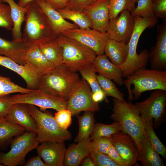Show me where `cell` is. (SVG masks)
<instances>
[{
    "instance_id": "836d02e7",
    "label": "cell",
    "mask_w": 166,
    "mask_h": 166,
    "mask_svg": "<svg viewBox=\"0 0 166 166\" xmlns=\"http://www.w3.org/2000/svg\"><path fill=\"white\" fill-rule=\"evenodd\" d=\"M97 77L102 90L106 97L111 96L120 101H125L124 94L119 91L112 80L100 74L97 75Z\"/></svg>"
},
{
    "instance_id": "277c9868",
    "label": "cell",
    "mask_w": 166,
    "mask_h": 166,
    "mask_svg": "<svg viewBox=\"0 0 166 166\" xmlns=\"http://www.w3.org/2000/svg\"><path fill=\"white\" fill-rule=\"evenodd\" d=\"M124 80L128 94V100L138 99L144 92L161 89L166 91V71L138 69Z\"/></svg>"
},
{
    "instance_id": "f6af8a7d",
    "label": "cell",
    "mask_w": 166,
    "mask_h": 166,
    "mask_svg": "<svg viewBox=\"0 0 166 166\" xmlns=\"http://www.w3.org/2000/svg\"><path fill=\"white\" fill-rule=\"evenodd\" d=\"M107 155L118 166H129L127 162L117 152L112 144L109 148Z\"/></svg>"
},
{
    "instance_id": "7bdbcfd3",
    "label": "cell",
    "mask_w": 166,
    "mask_h": 166,
    "mask_svg": "<svg viewBox=\"0 0 166 166\" xmlns=\"http://www.w3.org/2000/svg\"><path fill=\"white\" fill-rule=\"evenodd\" d=\"M96 0H67L64 8L83 12L88 6Z\"/></svg>"
},
{
    "instance_id": "8d00e7d4",
    "label": "cell",
    "mask_w": 166,
    "mask_h": 166,
    "mask_svg": "<svg viewBox=\"0 0 166 166\" xmlns=\"http://www.w3.org/2000/svg\"><path fill=\"white\" fill-rule=\"evenodd\" d=\"M82 79L88 83L92 92L102 90L97 77L96 71L92 65L79 70Z\"/></svg>"
},
{
    "instance_id": "4fadbf2b",
    "label": "cell",
    "mask_w": 166,
    "mask_h": 166,
    "mask_svg": "<svg viewBox=\"0 0 166 166\" xmlns=\"http://www.w3.org/2000/svg\"><path fill=\"white\" fill-rule=\"evenodd\" d=\"M134 26V17L129 11L125 10L115 19L109 20L106 32L109 38L128 44Z\"/></svg>"
},
{
    "instance_id": "8fae6325",
    "label": "cell",
    "mask_w": 166,
    "mask_h": 166,
    "mask_svg": "<svg viewBox=\"0 0 166 166\" xmlns=\"http://www.w3.org/2000/svg\"><path fill=\"white\" fill-rule=\"evenodd\" d=\"M90 89L86 81L81 79L78 85L69 96L65 109L69 110L73 115L82 111L93 112L99 111L98 103L93 101Z\"/></svg>"
},
{
    "instance_id": "52a82bcc",
    "label": "cell",
    "mask_w": 166,
    "mask_h": 166,
    "mask_svg": "<svg viewBox=\"0 0 166 166\" xmlns=\"http://www.w3.org/2000/svg\"><path fill=\"white\" fill-rule=\"evenodd\" d=\"M27 106L36 123L37 139L40 143L45 141L63 143L71 140V133L59 126L50 113L42 111L32 105L27 104Z\"/></svg>"
},
{
    "instance_id": "603a6c76",
    "label": "cell",
    "mask_w": 166,
    "mask_h": 166,
    "mask_svg": "<svg viewBox=\"0 0 166 166\" xmlns=\"http://www.w3.org/2000/svg\"><path fill=\"white\" fill-rule=\"evenodd\" d=\"M29 47L22 40L10 41L0 37V54L12 59L19 64H26L25 57Z\"/></svg>"
},
{
    "instance_id": "5bb4252c",
    "label": "cell",
    "mask_w": 166,
    "mask_h": 166,
    "mask_svg": "<svg viewBox=\"0 0 166 166\" xmlns=\"http://www.w3.org/2000/svg\"><path fill=\"white\" fill-rule=\"evenodd\" d=\"M110 137L112 145L129 166H136L140 159V151L133 138L120 131Z\"/></svg>"
},
{
    "instance_id": "484cf974",
    "label": "cell",
    "mask_w": 166,
    "mask_h": 166,
    "mask_svg": "<svg viewBox=\"0 0 166 166\" xmlns=\"http://www.w3.org/2000/svg\"><path fill=\"white\" fill-rule=\"evenodd\" d=\"M2 1L3 2L7 3L10 8L11 17L13 23L11 30L13 40L21 41L22 36L21 28L22 24L25 20L26 7L20 6L14 0Z\"/></svg>"
},
{
    "instance_id": "f35d334b",
    "label": "cell",
    "mask_w": 166,
    "mask_h": 166,
    "mask_svg": "<svg viewBox=\"0 0 166 166\" xmlns=\"http://www.w3.org/2000/svg\"><path fill=\"white\" fill-rule=\"evenodd\" d=\"M13 26L10 6L3 2L0 3V27L12 30Z\"/></svg>"
},
{
    "instance_id": "f5cc1de1",
    "label": "cell",
    "mask_w": 166,
    "mask_h": 166,
    "mask_svg": "<svg viewBox=\"0 0 166 166\" xmlns=\"http://www.w3.org/2000/svg\"><path fill=\"white\" fill-rule=\"evenodd\" d=\"M138 0H132L133 2L135 4V3L137 2Z\"/></svg>"
},
{
    "instance_id": "ee69618b",
    "label": "cell",
    "mask_w": 166,
    "mask_h": 166,
    "mask_svg": "<svg viewBox=\"0 0 166 166\" xmlns=\"http://www.w3.org/2000/svg\"><path fill=\"white\" fill-rule=\"evenodd\" d=\"M155 17L163 19L166 18V0H152Z\"/></svg>"
},
{
    "instance_id": "6da1fadb",
    "label": "cell",
    "mask_w": 166,
    "mask_h": 166,
    "mask_svg": "<svg viewBox=\"0 0 166 166\" xmlns=\"http://www.w3.org/2000/svg\"><path fill=\"white\" fill-rule=\"evenodd\" d=\"M25 26L22 40L29 46L56 40L57 36L47 18L35 1L26 6Z\"/></svg>"
},
{
    "instance_id": "c3c4849f",
    "label": "cell",
    "mask_w": 166,
    "mask_h": 166,
    "mask_svg": "<svg viewBox=\"0 0 166 166\" xmlns=\"http://www.w3.org/2000/svg\"><path fill=\"white\" fill-rule=\"evenodd\" d=\"M92 98L93 101L97 103L101 101L104 99L106 102H108L107 97L102 90L92 92Z\"/></svg>"
},
{
    "instance_id": "60d3db41",
    "label": "cell",
    "mask_w": 166,
    "mask_h": 166,
    "mask_svg": "<svg viewBox=\"0 0 166 166\" xmlns=\"http://www.w3.org/2000/svg\"><path fill=\"white\" fill-rule=\"evenodd\" d=\"M72 115L69 110L65 109L57 111L55 113L54 117L59 126L63 129H67L71 124Z\"/></svg>"
},
{
    "instance_id": "44dd1931",
    "label": "cell",
    "mask_w": 166,
    "mask_h": 166,
    "mask_svg": "<svg viewBox=\"0 0 166 166\" xmlns=\"http://www.w3.org/2000/svg\"><path fill=\"white\" fill-rule=\"evenodd\" d=\"M92 65L99 74L113 80L119 86L124 84L123 77L120 67L109 61L105 54L97 55Z\"/></svg>"
},
{
    "instance_id": "b9f144b4",
    "label": "cell",
    "mask_w": 166,
    "mask_h": 166,
    "mask_svg": "<svg viewBox=\"0 0 166 166\" xmlns=\"http://www.w3.org/2000/svg\"><path fill=\"white\" fill-rule=\"evenodd\" d=\"M91 149L96 150L107 154L112 144L110 137H99L91 140L90 142Z\"/></svg>"
},
{
    "instance_id": "ffe728a7",
    "label": "cell",
    "mask_w": 166,
    "mask_h": 166,
    "mask_svg": "<svg viewBox=\"0 0 166 166\" xmlns=\"http://www.w3.org/2000/svg\"><path fill=\"white\" fill-rule=\"evenodd\" d=\"M35 1L44 13L57 37L66 30L79 28L74 23L66 21L57 9L45 0Z\"/></svg>"
},
{
    "instance_id": "2e32d148",
    "label": "cell",
    "mask_w": 166,
    "mask_h": 166,
    "mask_svg": "<svg viewBox=\"0 0 166 166\" xmlns=\"http://www.w3.org/2000/svg\"><path fill=\"white\" fill-rule=\"evenodd\" d=\"M109 1L96 0L83 11L90 20L91 28L106 33L109 21Z\"/></svg>"
},
{
    "instance_id": "7a4b0ae2",
    "label": "cell",
    "mask_w": 166,
    "mask_h": 166,
    "mask_svg": "<svg viewBox=\"0 0 166 166\" xmlns=\"http://www.w3.org/2000/svg\"><path fill=\"white\" fill-rule=\"evenodd\" d=\"M81 80L76 72L63 64L40 76L38 90L68 100Z\"/></svg>"
},
{
    "instance_id": "ac0fdd59",
    "label": "cell",
    "mask_w": 166,
    "mask_h": 166,
    "mask_svg": "<svg viewBox=\"0 0 166 166\" xmlns=\"http://www.w3.org/2000/svg\"><path fill=\"white\" fill-rule=\"evenodd\" d=\"M0 65L20 76L26 83L27 88L32 90L38 89L40 76L27 63L20 65L12 59L0 54Z\"/></svg>"
},
{
    "instance_id": "8992f818",
    "label": "cell",
    "mask_w": 166,
    "mask_h": 166,
    "mask_svg": "<svg viewBox=\"0 0 166 166\" xmlns=\"http://www.w3.org/2000/svg\"><path fill=\"white\" fill-rule=\"evenodd\" d=\"M56 40L62 49L63 64L74 71L92 65L97 56L89 48L62 34Z\"/></svg>"
},
{
    "instance_id": "83f0119b",
    "label": "cell",
    "mask_w": 166,
    "mask_h": 166,
    "mask_svg": "<svg viewBox=\"0 0 166 166\" xmlns=\"http://www.w3.org/2000/svg\"><path fill=\"white\" fill-rule=\"evenodd\" d=\"M26 131L23 127L7 121L4 117L0 119V147L7 144L13 138L23 134Z\"/></svg>"
},
{
    "instance_id": "4dcf8cb0",
    "label": "cell",
    "mask_w": 166,
    "mask_h": 166,
    "mask_svg": "<svg viewBox=\"0 0 166 166\" xmlns=\"http://www.w3.org/2000/svg\"><path fill=\"white\" fill-rule=\"evenodd\" d=\"M65 19L73 21L79 28H92V24L88 17L83 12L71 10L66 8L57 10Z\"/></svg>"
},
{
    "instance_id": "816d5d0a",
    "label": "cell",
    "mask_w": 166,
    "mask_h": 166,
    "mask_svg": "<svg viewBox=\"0 0 166 166\" xmlns=\"http://www.w3.org/2000/svg\"><path fill=\"white\" fill-rule=\"evenodd\" d=\"M36 0H18V4L20 6L25 7L30 2Z\"/></svg>"
},
{
    "instance_id": "cb8c5ba5",
    "label": "cell",
    "mask_w": 166,
    "mask_h": 166,
    "mask_svg": "<svg viewBox=\"0 0 166 166\" xmlns=\"http://www.w3.org/2000/svg\"><path fill=\"white\" fill-rule=\"evenodd\" d=\"M89 137L70 145L66 149L64 166H78L86 156L90 154L91 148Z\"/></svg>"
},
{
    "instance_id": "ab89813d",
    "label": "cell",
    "mask_w": 166,
    "mask_h": 166,
    "mask_svg": "<svg viewBox=\"0 0 166 166\" xmlns=\"http://www.w3.org/2000/svg\"><path fill=\"white\" fill-rule=\"evenodd\" d=\"M95 166H118L107 155L91 149L89 154Z\"/></svg>"
},
{
    "instance_id": "5b68a950",
    "label": "cell",
    "mask_w": 166,
    "mask_h": 166,
    "mask_svg": "<svg viewBox=\"0 0 166 166\" xmlns=\"http://www.w3.org/2000/svg\"><path fill=\"white\" fill-rule=\"evenodd\" d=\"M134 17L135 26L131 37L128 44V54L125 62L120 67L122 77L126 78L136 69L146 67L148 62L149 51L142 50L138 54L136 48L140 36L147 28H151L158 22V18L154 16L147 18Z\"/></svg>"
},
{
    "instance_id": "d4e9b609",
    "label": "cell",
    "mask_w": 166,
    "mask_h": 166,
    "mask_svg": "<svg viewBox=\"0 0 166 166\" xmlns=\"http://www.w3.org/2000/svg\"><path fill=\"white\" fill-rule=\"evenodd\" d=\"M128 52V44L109 38L107 41L104 53L111 62L120 67L125 61Z\"/></svg>"
},
{
    "instance_id": "e575fe53",
    "label": "cell",
    "mask_w": 166,
    "mask_h": 166,
    "mask_svg": "<svg viewBox=\"0 0 166 166\" xmlns=\"http://www.w3.org/2000/svg\"><path fill=\"white\" fill-rule=\"evenodd\" d=\"M135 8V4L132 0H109V20L115 19L118 14L123 11L128 10L131 12Z\"/></svg>"
},
{
    "instance_id": "1f68e13d",
    "label": "cell",
    "mask_w": 166,
    "mask_h": 166,
    "mask_svg": "<svg viewBox=\"0 0 166 166\" xmlns=\"http://www.w3.org/2000/svg\"><path fill=\"white\" fill-rule=\"evenodd\" d=\"M153 119L145 123V130L152 148L164 159L166 158V147L162 143L156 134L153 128Z\"/></svg>"
},
{
    "instance_id": "74e56055",
    "label": "cell",
    "mask_w": 166,
    "mask_h": 166,
    "mask_svg": "<svg viewBox=\"0 0 166 166\" xmlns=\"http://www.w3.org/2000/svg\"><path fill=\"white\" fill-rule=\"evenodd\" d=\"M136 7L130 12L134 17L147 18L154 16L152 0H138Z\"/></svg>"
},
{
    "instance_id": "d6a6232c",
    "label": "cell",
    "mask_w": 166,
    "mask_h": 166,
    "mask_svg": "<svg viewBox=\"0 0 166 166\" xmlns=\"http://www.w3.org/2000/svg\"><path fill=\"white\" fill-rule=\"evenodd\" d=\"M121 130L120 124L116 121L109 124L97 123L95 124L93 131L90 136L89 138L91 140L99 137H109L112 135L121 131Z\"/></svg>"
},
{
    "instance_id": "bcb514c9",
    "label": "cell",
    "mask_w": 166,
    "mask_h": 166,
    "mask_svg": "<svg viewBox=\"0 0 166 166\" xmlns=\"http://www.w3.org/2000/svg\"><path fill=\"white\" fill-rule=\"evenodd\" d=\"M8 95L0 97V117H4L13 104L10 101Z\"/></svg>"
},
{
    "instance_id": "db71d44e",
    "label": "cell",
    "mask_w": 166,
    "mask_h": 166,
    "mask_svg": "<svg viewBox=\"0 0 166 166\" xmlns=\"http://www.w3.org/2000/svg\"><path fill=\"white\" fill-rule=\"evenodd\" d=\"M4 166V165H3V164H1L0 163V166Z\"/></svg>"
},
{
    "instance_id": "d6986e66",
    "label": "cell",
    "mask_w": 166,
    "mask_h": 166,
    "mask_svg": "<svg viewBox=\"0 0 166 166\" xmlns=\"http://www.w3.org/2000/svg\"><path fill=\"white\" fill-rule=\"evenodd\" d=\"M4 118L9 122L21 126L26 131L37 132L36 123L30 114L27 104L14 103Z\"/></svg>"
},
{
    "instance_id": "3957f363",
    "label": "cell",
    "mask_w": 166,
    "mask_h": 166,
    "mask_svg": "<svg viewBox=\"0 0 166 166\" xmlns=\"http://www.w3.org/2000/svg\"><path fill=\"white\" fill-rule=\"evenodd\" d=\"M113 113L110 118L118 122L122 132L134 140L140 152L143 136L145 133V123L138 109L132 102H126L113 98Z\"/></svg>"
},
{
    "instance_id": "9a60e30c",
    "label": "cell",
    "mask_w": 166,
    "mask_h": 166,
    "mask_svg": "<svg viewBox=\"0 0 166 166\" xmlns=\"http://www.w3.org/2000/svg\"><path fill=\"white\" fill-rule=\"evenodd\" d=\"M156 42L148 53L151 69L166 71V18L158 25Z\"/></svg>"
},
{
    "instance_id": "11a10c76",
    "label": "cell",
    "mask_w": 166,
    "mask_h": 166,
    "mask_svg": "<svg viewBox=\"0 0 166 166\" xmlns=\"http://www.w3.org/2000/svg\"><path fill=\"white\" fill-rule=\"evenodd\" d=\"M1 2H3L2 0H0V3Z\"/></svg>"
},
{
    "instance_id": "4316f807",
    "label": "cell",
    "mask_w": 166,
    "mask_h": 166,
    "mask_svg": "<svg viewBox=\"0 0 166 166\" xmlns=\"http://www.w3.org/2000/svg\"><path fill=\"white\" fill-rule=\"evenodd\" d=\"M139 161L143 166H165L159 154L153 149L146 133L142 141Z\"/></svg>"
},
{
    "instance_id": "7c38bea8",
    "label": "cell",
    "mask_w": 166,
    "mask_h": 166,
    "mask_svg": "<svg viewBox=\"0 0 166 166\" xmlns=\"http://www.w3.org/2000/svg\"><path fill=\"white\" fill-rule=\"evenodd\" d=\"M62 34L76 40L93 50L97 55L104 53V49L109 39L108 34L88 28H79L66 30Z\"/></svg>"
},
{
    "instance_id": "f1b7e54d",
    "label": "cell",
    "mask_w": 166,
    "mask_h": 166,
    "mask_svg": "<svg viewBox=\"0 0 166 166\" xmlns=\"http://www.w3.org/2000/svg\"><path fill=\"white\" fill-rule=\"evenodd\" d=\"M77 118L79 130L74 140L77 142L89 137L93 131L95 126L93 112L85 111L81 116H77Z\"/></svg>"
},
{
    "instance_id": "7dc6e473",
    "label": "cell",
    "mask_w": 166,
    "mask_h": 166,
    "mask_svg": "<svg viewBox=\"0 0 166 166\" xmlns=\"http://www.w3.org/2000/svg\"><path fill=\"white\" fill-rule=\"evenodd\" d=\"M25 166H46L41 160L40 156H37L30 158L24 165Z\"/></svg>"
},
{
    "instance_id": "9c48e42d",
    "label": "cell",
    "mask_w": 166,
    "mask_h": 166,
    "mask_svg": "<svg viewBox=\"0 0 166 166\" xmlns=\"http://www.w3.org/2000/svg\"><path fill=\"white\" fill-rule=\"evenodd\" d=\"M143 121L153 119V127L158 129L166 119V91L155 90L144 101L134 104Z\"/></svg>"
},
{
    "instance_id": "d590c367",
    "label": "cell",
    "mask_w": 166,
    "mask_h": 166,
    "mask_svg": "<svg viewBox=\"0 0 166 166\" xmlns=\"http://www.w3.org/2000/svg\"><path fill=\"white\" fill-rule=\"evenodd\" d=\"M33 90L15 84L9 77L0 75V97L14 93H27Z\"/></svg>"
},
{
    "instance_id": "f907efd6",
    "label": "cell",
    "mask_w": 166,
    "mask_h": 166,
    "mask_svg": "<svg viewBox=\"0 0 166 166\" xmlns=\"http://www.w3.org/2000/svg\"><path fill=\"white\" fill-rule=\"evenodd\" d=\"M80 165L82 166H95L94 162L89 154L83 158Z\"/></svg>"
},
{
    "instance_id": "f546056e",
    "label": "cell",
    "mask_w": 166,
    "mask_h": 166,
    "mask_svg": "<svg viewBox=\"0 0 166 166\" xmlns=\"http://www.w3.org/2000/svg\"><path fill=\"white\" fill-rule=\"evenodd\" d=\"M38 45L45 57L55 66L63 64L62 49L56 40Z\"/></svg>"
},
{
    "instance_id": "30bf717a",
    "label": "cell",
    "mask_w": 166,
    "mask_h": 166,
    "mask_svg": "<svg viewBox=\"0 0 166 166\" xmlns=\"http://www.w3.org/2000/svg\"><path fill=\"white\" fill-rule=\"evenodd\" d=\"M9 99L13 104L20 103L37 106L42 111L49 109L57 111L65 109L68 101L63 98L50 95L38 89L9 96Z\"/></svg>"
},
{
    "instance_id": "ba28073f",
    "label": "cell",
    "mask_w": 166,
    "mask_h": 166,
    "mask_svg": "<svg viewBox=\"0 0 166 166\" xmlns=\"http://www.w3.org/2000/svg\"><path fill=\"white\" fill-rule=\"evenodd\" d=\"M10 149L6 153L0 152V163L4 166H16L23 164L27 154L36 148L39 142L36 132L26 131L11 140Z\"/></svg>"
},
{
    "instance_id": "7402d4cb",
    "label": "cell",
    "mask_w": 166,
    "mask_h": 166,
    "mask_svg": "<svg viewBox=\"0 0 166 166\" xmlns=\"http://www.w3.org/2000/svg\"><path fill=\"white\" fill-rule=\"evenodd\" d=\"M25 60L26 63L29 65L40 76L55 67L45 57L38 45L29 46Z\"/></svg>"
},
{
    "instance_id": "e0dca14e",
    "label": "cell",
    "mask_w": 166,
    "mask_h": 166,
    "mask_svg": "<svg viewBox=\"0 0 166 166\" xmlns=\"http://www.w3.org/2000/svg\"><path fill=\"white\" fill-rule=\"evenodd\" d=\"M37 147L38 154L46 166H63L66 149L63 143L45 141Z\"/></svg>"
},
{
    "instance_id": "681fc988",
    "label": "cell",
    "mask_w": 166,
    "mask_h": 166,
    "mask_svg": "<svg viewBox=\"0 0 166 166\" xmlns=\"http://www.w3.org/2000/svg\"><path fill=\"white\" fill-rule=\"evenodd\" d=\"M56 9H61L65 8L67 0H45Z\"/></svg>"
},
{
    "instance_id": "9f6ffc18",
    "label": "cell",
    "mask_w": 166,
    "mask_h": 166,
    "mask_svg": "<svg viewBox=\"0 0 166 166\" xmlns=\"http://www.w3.org/2000/svg\"><path fill=\"white\" fill-rule=\"evenodd\" d=\"M1 118L0 117V119Z\"/></svg>"
}]
</instances>
